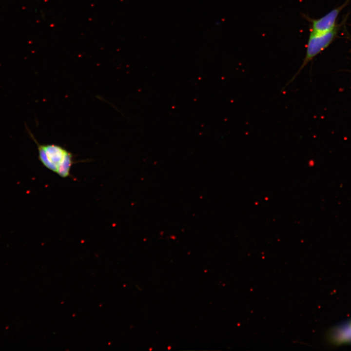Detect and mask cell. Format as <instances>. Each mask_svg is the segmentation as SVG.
Segmentation results:
<instances>
[{"label": "cell", "mask_w": 351, "mask_h": 351, "mask_svg": "<svg viewBox=\"0 0 351 351\" xmlns=\"http://www.w3.org/2000/svg\"><path fill=\"white\" fill-rule=\"evenodd\" d=\"M28 133L37 144L39 159L41 163L62 177L69 176L74 163L72 153L58 145L39 144L29 131Z\"/></svg>", "instance_id": "6da1fadb"}, {"label": "cell", "mask_w": 351, "mask_h": 351, "mask_svg": "<svg viewBox=\"0 0 351 351\" xmlns=\"http://www.w3.org/2000/svg\"><path fill=\"white\" fill-rule=\"evenodd\" d=\"M337 27L331 31L320 34L310 33L306 46L305 56L297 72L286 85L292 82L302 69L317 55L328 47L335 38Z\"/></svg>", "instance_id": "7a4b0ae2"}, {"label": "cell", "mask_w": 351, "mask_h": 351, "mask_svg": "<svg viewBox=\"0 0 351 351\" xmlns=\"http://www.w3.org/2000/svg\"><path fill=\"white\" fill-rule=\"evenodd\" d=\"M351 0H346L343 4L336 7L324 16L316 19H306L311 23L310 33L320 34L326 33L334 29L336 27V21L341 10L349 3Z\"/></svg>", "instance_id": "3957f363"}, {"label": "cell", "mask_w": 351, "mask_h": 351, "mask_svg": "<svg viewBox=\"0 0 351 351\" xmlns=\"http://www.w3.org/2000/svg\"><path fill=\"white\" fill-rule=\"evenodd\" d=\"M330 338L337 344L351 343V321L334 329L330 334Z\"/></svg>", "instance_id": "277c9868"}]
</instances>
